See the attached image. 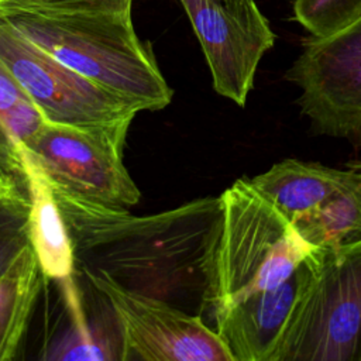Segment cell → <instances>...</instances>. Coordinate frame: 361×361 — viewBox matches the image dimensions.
Masks as SVG:
<instances>
[{
	"mask_svg": "<svg viewBox=\"0 0 361 361\" xmlns=\"http://www.w3.org/2000/svg\"><path fill=\"white\" fill-rule=\"evenodd\" d=\"M44 276L32 245L0 274V361L14 358L28 329Z\"/></svg>",
	"mask_w": 361,
	"mask_h": 361,
	"instance_id": "14",
	"label": "cell"
},
{
	"mask_svg": "<svg viewBox=\"0 0 361 361\" xmlns=\"http://www.w3.org/2000/svg\"><path fill=\"white\" fill-rule=\"evenodd\" d=\"M314 257L274 361H361V241Z\"/></svg>",
	"mask_w": 361,
	"mask_h": 361,
	"instance_id": "4",
	"label": "cell"
},
{
	"mask_svg": "<svg viewBox=\"0 0 361 361\" xmlns=\"http://www.w3.org/2000/svg\"><path fill=\"white\" fill-rule=\"evenodd\" d=\"M354 165H355V166H357V168H360V169H361V162H355V164H354Z\"/></svg>",
	"mask_w": 361,
	"mask_h": 361,
	"instance_id": "22",
	"label": "cell"
},
{
	"mask_svg": "<svg viewBox=\"0 0 361 361\" xmlns=\"http://www.w3.org/2000/svg\"><path fill=\"white\" fill-rule=\"evenodd\" d=\"M314 251L279 285L248 295L213 319L234 361H274L314 275Z\"/></svg>",
	"mask_w": 361,
	"mask_h": 361,
	"instance_id": "10",
	"label": "cell"
},
{
	"mask_svg": "<svg viewBox=\"0 0 361 361\" xmlns=\"http://www.w3.org/2000/svg\"><path fill=\"white\" fill-rule=\"evenodd\" d=\"M221 226L206 313H221L251 293L283 282L313 252L288 220L248 180L221 195Z\"/></svg>",
	"mask_w": 361,
	"mask_h": 361,
	"instance_id": "3",
	"label": "cell"
},
{
	"mask_svg": "<svg viewBox=\"0 0 361 361\" xmlns=\"http://www.w3.org/2000/svg\"><path fill=\"white\" fill-rule=\"evenodd\" d=\"M82 274L114 314L121 337L120 360L234 361L223 338L202 316L127 290L104 275Z\"/></svg>",
	"mask_w": 361,
	"mask_h": 361,
	"instance_id": "6",
	"label": "cell"
},
{
	"mask_svg": "<svg viewBox=\"0 0 361 361\" xmlns=\"http://www.w3.org/2000/svg\"><path fill=\"white\" fill-rule=\"evenodd\" d=\"M8 180H14V182H18V180H16L14 178H11V176H6V175H1L0 173V182H8ZM20 183V182H18Z\"/></svg>",
	"mask_w": 361,
	"mask_h": 361,
	"instance_id": "21",
	"label": "cell"
},
{
	"mask_svg": "<svg viewBox=\"0 0 361 361\" xmlns=\"http://www.w3.org/2000/svg\"><path fill=\"white\" fill-rule=\"evenodd\" d=\"M295 20L310 37H330L361 17V0H295Z\"/></svg>",
	"mask_w": 361,
	"mask_h": 361,
	"instance_id": "17",
	"label": "cell"
},
{
	"mask_svg": "<svg viewBox=\"0 0 361 361\" xmlns=\"http://www.w3.org/2000/svg\"><path fill=\"white\" fill-rule=\"evenodd\" d=\"M0 59L48 121L99 126L133 120L141 111L128 99L59 62L1 16Z\"/></svg>",
	"mask_w": 361,
	"mask_h": 361,
	"instance_id": "7",
	"label": "cell"
},
{
	"mask_svg": "<svg viewBox=\"0 0 361 361\" xmlns=\"http://www.w3.org/2000/svg\"><path fill=\"white\" fill-rule=\"evenodd\" d=\"M27 196L30 200V237L39 267L47 278L65 279L75 271V258L66 224L52 185L31 158L18 145Z\"/></svg>",
	"mask_w": 361,
	"mask_h": 361,
	"instance_id": "12",
	"label": "cell"
},
{
	"mask_svg": "<svg viewBox=\"0 0 361 361\" xmlns=\"http://www.w3.org/2000/svg\"><path fill=\"white\" fill-rule=\"evenodd\" d=\"M355 176L357 169L353 165L337 169L320 162L286 158L248 180L292 221L350 185Z\"/></svg>",
	"mask_w": 361,
	"mask_h": 361,
	"instance_id": "11",
	"label": "cell"
},
{
	"mask_svg": "<svg viewBox=\"0 0 361 361\" xmlns=\"http://www.w3.org/2000/svg\"><path fill=\"white\" fill-rule=\"evenodd\" d=\"M312 130L334 138L361 134V17L324 38L309 37L285 73Z\"/></svg>",
	"mask_w": 361,
	"mask_h": 361,
	"instance_id": "8",
	"label": "cell"
},
{
	"mask_svg": "<svg viewBox=\"0 0 361 361\" xmlns=\"http://www.w3.org/2000/svg\"><path fill=\"white\" fill-rule=\"evenodd\" d=\"M355 179L292 224L313 251L338 250L361 241V169Z\"/></svg>",
	"mask_w": 361,
	"mask_h": 361,
	"instance_id": "13",
	"label": "cell"
},
{
	"mask_svg": "<svg viewBox=\"0 0 361 361\" xmlns=\"http://www.w3.org/2000/svg\"><path fill=\"white\" fill-rule=\"evenodd\" d=\"M133 0H0V7L48 11H127Z\"/></svg>",
	"mask_w": 361,
	"mask_h": 361,
	"instance_id": "19",
	"label": "cell"
},
{
	"mask_svg": "<svg viewBox=\"0 0 361 361\" xmlns=\"http://www.w3.org/2000/svg\"><path fill=\"white\" fill-rule=\"evenodd\" d=\"M65 282L66 303L73 319V333L63 345V351H59L54 358L59 360H113V357L106 353L104 347L100 345L87 329L86 320L83 317V310L80 307V300L78 298L76 286L73 285L71 276L62 279Z\"/></svg>",
	"mask_w": 361,
	"mask_h": 361,
	"instance_id": "18",
	"label": "cell"
},
{
	"mask_svg": "<svg viewBox=\"0 0 361 361\" xmlns=\"http://www.w3.org/2000/svg\"><path fill=\"white\" fill-rule=\"evenodd\" d=\"M45 120L0 59V173L25 185L18 144Z\"/></svg>",
	"mask_w": 361,
	"mask_h": 361,
	"instance_id": "15",
	"label": "cell"
},
{
	"mask_svg": "<svg viewBox=\"0 0 361 361\" xmlns=\"http://www.w3.org/2000/svg\"><path fill=\"white\" fill-rule=\"evenodd\" d=\"M31 245L30 200L20 188L0 193V274Z\"/></svg>",
	"mask_w": 361,
	"mask_h": 361,
	"instance_id": "16",
	"label": "cell"
},
{
	"mask_svg": "<svg viewBox=\"0 0 361 361\" xmlns=\"http://www.w3.org/2000/svg\"><path fill=\"white\" fill-rule=\"evenodd\" d=\"M131 121L73 126L44 120L18 145L39 165L54 189L109 207L130 209L141 197L123 162Z\"/></svg>",
	"mask_w": 361,
	"mask_h": 361,
	"instance_id": "5",
	"label": "cell"
},
{
	"mask_svg": "<svg viewBox=\"0 0 361 361\" xmlns=\"http://www.w3.org/2000/svg\"><path fill=\"white\" fill-rule=\"evenodd\" d=\"M210 69L214 90L244 107L275 34L254 0H179Z\"/></svg>",
	"mask_w": 361,
	"mask_h": 361,
	"instance_id": "9",
	"label": "cell"
},
{
	"mask_svg": "<svg viewBox=\"0 0 361 361\" xmlns=\"http://www.w3.org/2000/svg\"><path fill=\"white\" fill-rule=\"evenodd\" d=\"M18 188V182H14V180H8V182H0V193H4V192H8V190H13Z\"/></svg>",
	"mask_w": 361,
	"mask_h": 361,
	"instance_id": "20",
	"label": "cell"
},
{
	"mask_svg": "<svg viewBox=\"0 0 361 361\" xmlns=\"http://www.w3.org/2000/svg\"><path fill=\"white\" fill-rule=\"evenodd\" d=\"M54 195L78 269L203 317L223 216L220 196L135 216L62 190Z\"/></svg>",
	"mask_w": 361,
	"mask_h": 361,
	"instance_id": "1",
	"label": "cell"
},
{
	"mask_svg": "<svg viewBox=\"0 0 361 361\" xmlns=\"http://www.w3.org/2000/svg\"><path fill=\"white\" fill-rule=\"evenodd\" d=\"M21 35L92 82L141 111L166 107L173 90L148 44L135 34L127 11H48L0 7Z\"/></svg>",
	"mask_w": 361,
	"mask_h": 361,
	"instance_id": "2",
	"label": "cell"
}]
</instances>
